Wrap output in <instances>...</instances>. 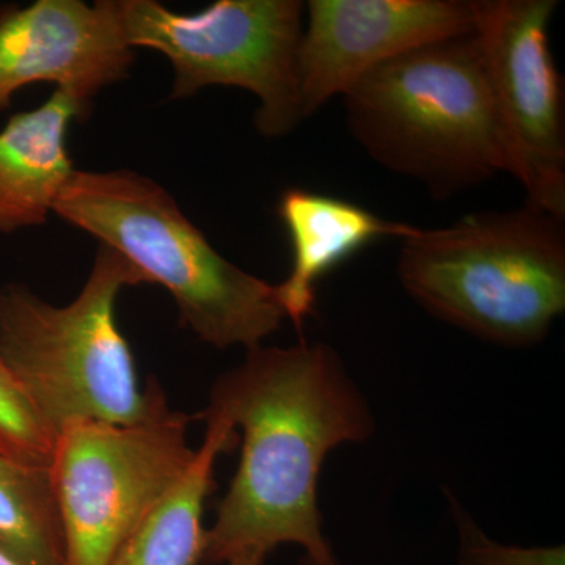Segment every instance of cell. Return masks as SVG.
<instances>
[{"instance_id":"cell-17","label":"cell","mask_w":565,"mask_h":565,"mask_svg":"<svg viewBox=\"0 0 565 565\" xmlns=\"http://www.w3.org/2000/svg\"><path fill=\"white\" fill-rule=\"evenodd\" d=\"M0 565H21L18 564L17 561L11 559L9 555H6V553L0 550Z\"/></svg>"},{"instance_id":"cell-15","label":"cell","mask_w":565,"mask_h":565,"mask_svg":"<svg viewBox=\"0 0 565 565\" xmlns=\"http://www.w3.org/2000/svg\"><path fill=\"white\" fill-rule=\"evenodd\" d=\"M0 451L13 462L50 471L54 438L0 360Z\"/></svg>"},{"instance_id":"cell-9","label":"cell","mask_w":565,"mask_h":565,"mask_svg":"<svg viewBox=\"0 0 565 565\" xmlns=\"http://www.w3.org/2000/svg\"><path fill=\"white\" fill-rule=\"evenodd\" d=\"M297 55L303 120L405 52L475 32L473 0H310Z\"/></svg>"},{"instance_id":"cell-8","label":"cell","mask_w":565,"mask_h":565,"mask_svg":"<svg viewBox=\"0 0 565 565\" xmlns=\"http://www.w3.org/2000/svg\"><path fill=\"white\" fill-rule=\"evenodd\" d=\"M556 0H473L475 36L526 203L565 218L564 84L550 50Z\"/></svg>"},{"instance_id":"cell-10","label":"cell","mask_w":565,"mask_h":565,"mask_svg":"<svg viewBox=\"0 0 565 565\" xmlns=\"http://www.w3.org/2000/svg\"><path fill=\"white\" fill-rule=\"evenodd\" d=\"M134 57L115 0H36L0 10V110L21 88L52 84L88 115L104 88L128 79Z\"/></svg>"},{"instance_id":"cell-16","label":"cell","mask_w":565,"mask_h":565,"mask_svg":"<svg viewBox=\"0 0 565 565\" xmlns=\"http://www.w3.org/2000/svg\"><path fill=\"white\" fill-rule=\"evenodd\" d=\"M266 557V553L258 552V550H247V552L232 557L225 565H264Z\"/></svg>"},{"instance_id":"cell-4","label":"cell","mask_w":565,"mask_h":565,"mask_svg":"<svg viewBox=\"0 0 565 565\" xmlns=\"http://www.w3.org/2000/svg\"><path fill=\"white\" fill-rule=\"evenodd\" d=\"M147 285L102 245L79 296L54 307L22 285L0 289V360L52 438L77 423L136 424L169 407L150 377L140 392L115 307L122 289Z\"/></svg>"},{"instance_id":"cell-6","label":"cell","mask_w":565,"mask_h":565,"mask_svg":"<svg viewBox=\"0 0 565 565\" xmlns=\"http://www.w3.org/2000/svg\"><path fill=\"white\" fill-rule=\"evenodd\" d=\"M131 50L145 47L172 63V98L207 87H236L258 98L256 131L269 139L303 121L297 55L303 32L299 0H217L177 13L156 0H115Z\"/></svg>"},{"instance_id":"cell-1","label":"cell","mask_w":565,"mask_h":565,"mask_svg":"<svg viewBox=\"0 0 565 565\" xmlns=\"http://www.w3.org/2000/svg\"><path fill=\"white\" fill-rule=\"evenodd\" d=\"M199 418L241 427L244 438L202 564L297 544L305 565H340L322 533L319 476L337 446L371 437L374 419L337 351L321 343L248 349L244 363L218 375Z\"/></svg>"},{"instance_id":"cell-7","label":"cell","mask_w":565,"mask_h":565,"mask_svg":"<svg viewBox=\"0 0 565 565\" xmlns=\"http://www.w3.org/2000/svg\"><path fill=\"white\" fill-rule=\"evenodd\" d=\"M191 416L169 407L145 422L77 423L55 437L50 476L63 565H107L189 470Z\"/></svg>"},{"instance_id":"cell-12","label":"cell","mask_w":565,"mask_h":565,"mask_svg":"<svg viewBox=\"0 0 565 565\" xmlns=\"http://www.w3.org/2000/svg\"><path fill=\"white\" fill-rule=\"evenodd\" d=\"M87 111L54 90L35 109L20 111L0 129V234L41 226L73 177L68 132Z\"/></svg>"},{"instance_id":"cell-2","label":"cell","mask_w":565,"mask_h":565,"mask_svg":"<svg viewBox=\"0 0 565 565\" xmlns=\"http://www.w3.org/2000/svg\"><path fill=\"white\" fill-rule=\"evenodd\" d=\"M54 214L161 285L182 327L217 349H253L286 316L277 285L245 273L212 247L159 182L134 170H74Z\"/></svg>"},{"instance_id":"cell-13","label":"cell","mask_w":565,"mask_h":565,"mask_svg":"<svg viewBox=\"0 0 565 565\" xmlns=\"http://www.w3.org/2000/svg\"><path fill=\"white\" fill-rule=\"evenodd\" d=\"M203 422L206 423L204 441L189 470L107 565L202 564L206 541L203 508L214 489L215 460L237 441V430L223 419Z\"/></svg>"},{"instance_id":"cell-14","label":"cell","mask_w":565,"mask_h":565,"mask_svg":"<svg viewBox=\"0 0 565 565\" xmlns=\"http://www.w3.org/2000/svg\"><path fill=\"white\" fill-rule=\"evenodd\" d=\"M0 550L21 565H63L65 546L50 471L0 451Z\"/></svg>"},{"instance_id":"cell-3","label":"cell","mask_w":565,"mask_h":565,"mask_svg":"<svg viewBox=\"0 0 565 565\" xmlns=\"http://www.w3.org/2000/svg\"><path fill=\"white\" fill-rule=\"evenodd\" d=\"M345 126L371 159L446 200L508 172L475 32L371 70L343 95Z\"/></svg>"},{"instance_id":"cell-5","label":"cell","mask_w":565,"mask_h":565,"mask_svg":"<svg viewBox=\"0 0 565 565\" xmlns=\"http://www.w3.org/2000/svg\"><path fill=\"white\" fill-rule=\"evenodd\" d=\"M565 218L526 203L403 241L397 277L435 318L490 343L544 340L565 311Z\"/></svg>"},{"instance_id":"cell-11","label":"cell","mask_w":565,"mask_h":565,"mask_svg":"<svg viewBox=\"0 0 565 565\" xmlns=\"http://www.w3.org/2000/svg\"><path fill=\"white\" fill-rule=\"evenodd\" d=\"M289 244L291 270L286 280L277 285L278 300L286 319L302 327L313 315L316 285L334 267L379 239H407L416 226L386 221L360 204L291 188L281 193L277 204Z\"/></svg>"}]
</instances>
